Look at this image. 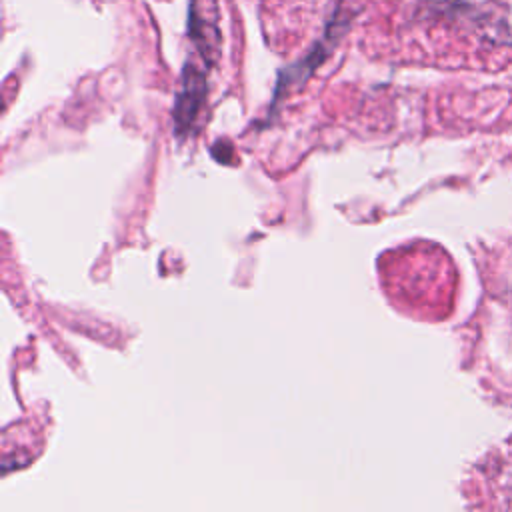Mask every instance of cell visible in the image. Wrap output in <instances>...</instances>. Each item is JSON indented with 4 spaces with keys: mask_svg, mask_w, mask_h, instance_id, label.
<instances>
[{
    "mask_svg": "<svg viewBox=\"0 0 512 512\" xmlns=\"http://www.w3.org/2000/svg\"><path fill=\"white\" fill-rule=\"evenodd\" d=\"M204 94H206L204 74H200L194 68H186L182 88L178 92L176 108H174V118H176L178 130L190 128V124L194 122V118L204 102Z\"/></svg>",
    "mask_w": 512,
    "mask_h": 512,
    "instance_id": "obj_1",
    "label": "cell"
}]
</instances>
